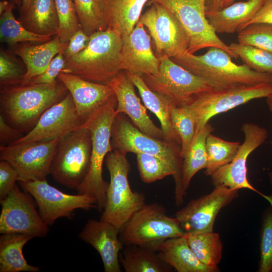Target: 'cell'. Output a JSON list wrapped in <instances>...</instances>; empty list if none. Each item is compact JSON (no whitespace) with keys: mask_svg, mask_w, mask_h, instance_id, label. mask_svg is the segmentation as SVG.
Wrapping results in <instances>:
<instances>
[{"mask_svg":"<svg viewBox=\"0 0 272 272\" xmlns=\"http://www.w3.org/2000/svg\"><path fill=\"white\" fill-rule=\"evenodd\" d=\"M223 0H205L206 13L213 12L223 8Z\"/></svg>","mask_w":272,"mask_h":272,"instance_id":"48","label":"cell"},{"mask_svg":"<svg viewBox=\"0 0 272 272\" xmlns=\"http://www.w3.org/2000/svg\"><path fill=\"white\" fill-rule=\"evenodd\" d=\"M59 20L57 37L61 43H68L81 26L73 0H55Z\"/></svg>","mask_w":272,"mask_h":272,"instance_id":"38","label":"cell"},{"mask_svg":"<svg viewBox=\"0 0 272 272\" xmlns=\"http://www.w3.org/2000/svg\"><path fill=\"white\" fill-rule=\"evenodd\" d=\"M121 38L123 70L140 76L157 75L160 60L152 48L151 36L144 25L139 21L131 33Z\"/></svg>","mask_w":272,"mask_h":272,"instance_id":"20","label":"cell"},{"mask_svg":"<svg viewBox=\"0 0 272 272\" xmlns=\"http://www.w3.org/2000/svg\"><path fill=\"white\" fill-rule=\"evenodd\" d=\"M188 245L197 258L204 265L219 271L222 258L223 244L218 233L214 232L186 234Z\"/></svg>","mask_w":272,"mask_h":272,"instance_id":"33","label":"cell"},{"mask_svg":"<svg viewBox=\"0 0 272 272\" xmlns=\"http://www.w3.org/2000/svg\"><path fill=\"white\" fill-rule=\"evenodd\" d=\"M14 5L11 3L1 15L0 40L11 45L18 43L28 42L39 44L50 40L52 37L40 35L27 29L17 20L13 14Z\"/></svg>","mask_w":272,"mask_h":272,"instance_id":"34","label":"cell"},{"mask_svg":"<svg viewBox=\"0 0 272 272\" xmlns=\"http://www.w3.org/2000/svg\"><path fill=\"white\" fill-rule=\"evenodd\" d=\"M230 50L249 69L259 73L272 74V53L253 46L232 43Z\"/></svg>","mask_w":272,"mask_h":272,"instance_id":"37","label":"cell"},{"mask_svg":"<svg viewBox=\"0 0 272 272\" xmlns=\"http://www.w3.org/2000/svg\"><path fill=\"white\" fill-rule=\"evenodd\" d=\"M157 75L142 76L152 91L165 97L177 107H185L200 93L223 87L196 75L173 61L171 58H159Z\"/></svg>","mask_w":272,"mask_h":272,"instance_id":"8","label":"cell"},{"mask_svg":"<svg viewBox=\"0 0 272 272\" xmlns=\"http://www.w3.org/2000/svg\"><path fill=\"white\" fill-rule=\"evenodd\" d=\"M184 234L177 219L168 216L164 207L155 202L137 211L119 231V238L123 245L158 252L167 239Z\"/></svg>","mask_w":272,"mask_h":272,"instance_id":"6","label":"cell"},{"mask_svg":"<svg viewBox=\"0 0 272 272\" xmlns=\"http://www.w3.org/2000/svg\"><path fill=\"white\" fill-rule=\"evenodd\" d=\"M84 122L69 92L62 100L50 107L41 115L29 132L11 144L60 139L81 126Z\"/></svg>","mask_w":272,"mask_h":272,"instance_id":"18","label":"cell"},{"mask_svg":"<svg viewBox=\"0 0 272 272\" xmlns=\"http://www.w3.org/2000/svg\"><path fill=\"white\" fill-rule=\"evenodd\" d=\"M20 22L34 33L52 37L58 34L59 20L55 0H31Z\"/></svg>","mask_w":272,"mask_h":272,"instance_id":"28","label":"cell"},{"mask_svg":"<svg viewBox=\"0 0 272 272\" xmlns=\"http://www.w3.org/2000/svg\"><path fill=\"white\" fill-rule=\"evenodd\" d=\"M266 102L268 106V109L272 115V95L266 98ZM269 179L272 185V172L268 173Z\"/></svg>","mask_w":272,"mask_h":272,"instance_id":"49","label":"cell"},{"mask_svg":"<svg viewBox=\"0 0 272 272\" xmlns=\"http://www.w3.org/2000/svg\"><path fill=\"white\" fill-rule=\"evenodd\" d=\"M82 30L88 36L108 28L101 0H73Z\"/></svg>","mask_w":272,"mask_h":272,"instance_id":"36","label":"cell"},{"mask_svg":"<svg viewBox=\"0 0 272 272\" xmlns=\"http://www.w3.org/2000/svg\"><path fill=\"white\" fill-rule=\"evenodd\" d=\"M111 144L113 150L117 149L126 154H148L167 161L177 171L181 189L182 158L179 144L150 137L141 131L122 113H119L112 124Z\"/></svg>","mask_w":272,"mask_h":272,"instance_id":"10","label":"cell"},{"mask_svg":"<svg viewBox=\"0 0 272 272\" xmlns=\"http://www.w3.org/2000/svg\"><path fill=\"white\" fill-rule=\"evenodd\" d=\"M238 32L239 43L253 46L272 53V24L254 23Z\"/></svg>","mask_w":272,"mask_h":272,"instance_id":"39","label":"cell"},{"mask_svg":"<svg viewBox=\"0 0 272 272\" xmlns=\"http://www.w3.org/2000/svg\"><path fill=\"white\" fill-rule=\"evenodd\" d=\"M33 237L22 234H2L0 236V272H38L39 267L29 264L23 248Z\"/></svg>","mask_w":272,"mask_h":272,"instance_id":"30","label":"cell"},{"mask_svg":"<svg viewBox=\"0 0 272 272\" xmlns=\"http://www.w3.org/2000/svg\"><path fill=\"white\" fill-rule=\"evenodd\" d=\"M19 175L16 169L8 162L0 161V200L4 199L13 189L19 181Z\"/></svg>","mask_w":272,"mask_h":272,"instance_id":"44","label":"cell"},{"mask_svg":"<svg viewBox=\"0 0 272 272\" xmlns=\"http://www.w3.org/2000/svg\"><path fill=\"white\" fill-rule=\"evenodd\" d=\"M169 10L178 20L189 40L188 52L194 54L200 49L216 47L238 58L217 36L206 15L205 0H152Z\"/></svg>","mask_w":272,"mask_h":272,"instance_id":"11","label":"cell"},{"mask_svg":"<svg viewBox=\"0 0 272 272\" xmlns=\"http://www.w3.org/2000/svg\"><path fill=\"white\" fill-rule=\"evenodd\" d=\"M172 125L181 141V157L186 153L195 135L194 119L186 107H174L171 112Z\"/></svg>","mask_w":272,"mask_h":272,"instance_id":"40","label":"cell"},{"mask_svg":"<svg viewBox=\"0 0 272 272\" xmlns=\"http://www.w3.org/2000/svg\"><path fill=\"white\" fill-rule=\"evenodd\" d=\"M266 0H247L232 4L221 10L206 13L208 21L217 33L238 32L256 14Z\"/></svg>","mask_w":272,"mask_h":272,"instance_id":"24","label":"cell"},{"mask_svg":"<svg viewBox=\"0 0 272 272\" xmlns=\"http://www.w3.org/2000/svg\"><path fill=\"white\" fill-rule=\"evenodd\" d=\"M23 189L35 199L43 221L48 226L62 217L71 218L77 209H97L96 200L86 195L69 194L44 180L19 181Z\"/></svg>","mask_w":272,"mask_h":272,"instance_id":"13","label":"cell"},{"mask_svg":"<svg viewBox=\"0 0 272 272\" xmlns=\"http://www.w3.org/2000/svg\"><path fill=\"white\" fill-rule=\"evenodd\" d=\"M90 39V36L87 35L81 28L75 33L62 52L65 60L85 49L89 44Z\"/></svg>","mask_w":272,"mask_h":272,"instance_id":"45","label":"cell"},{"mask_svg":"<svg viewBox=\"0 0 272 272\" xmlns=\"http://www.w3.org/2000/svg\"><path fill=\"white\" fill-rule=\"evenodd\" d=\"M32 196L21 191L16 184L3 200H0V233H19L34 237H45L48 225L37 210Z\"/></svg>","mask_w":272,"mask_h":272,"instance_id":"14","label":"cell"},{"mask_svg":"<svg viewBox=\"0 0 272 272\" xmlns=\"http://www.w3.org/2000/svg\"><path fill=\"white\" fill-rule=\"evenodd\" d=\"M260 259L258 271H272V210L263 218L260 237Z\"/></svg>","mask_w":272,"mask_h":272,"instance_id":"42","label":"cell"},{"mask_svg":"<svg viewBox=\"0 0 272 272\" xmlns=\"http://www.w3.org/2000/svg\"><path fill=\"white\" fill-rule=\"evenodd\" d=\"M152 4L139 19L150 33L158 58L176 57L188 52L189 40L175 16L161 4Z\"/></svg>","mask_w":272,"mask_h":272,"instance_id":"12","label":"cell"},{"mask_svg":"<svg viewBox=\"0 0 272 272\" xmlns=\"http://www.w3.org/2000/svg\"><path fill=\"white\" fill-rule=\"evenodd\" d=\"M238 196L237 189L216 186L210 193L190 201L176 212L175 217L185 234L213 232L219 212Z\"/></svg>","mask_w":272,"mask_h":272,"instance_id":"17","label":"cell"},{"mask_svg":"<svg viewBox=\"0 0 272 272\" xmlns=\"http://www.w3.org/2000/svg\"><path fill=\"white\" fill-rule=\"evenodd\" d=\"M106 84L113 89L116 96L117 114H126L141 131L150 137L164 140L162 129L155 125L148 115L146 107L135 94V86L125 71H121Z\"/></svg>","mask_w":272,"mask_h":272,"instance_id":"19","label":"cell"},{"mask_svg":"<svg viewBox=\"0 0 272 272\" xmlns=\"http://www.w3.org/2000/svg\"><path fill=\"white\" fill-rule=\"evenodd\" d=\"M68 43L60 42L57 35L50 40L39 44L24 43L14 49V53L23 60L26 74L22 84L43 73L53 58L63 52Z\"/></svg>","mask_w":272,"mask_h":272,"instance_id":"23","label":"cell"},{"mask_svg":"<svg viewBox=\"0 0 272 272\" xmlns=\"http://www.w3.org/2000/svg\"><path fill=\"white\" fill-rule=\"evenodd\" d=\"M91 148L90 131L83 124L60 138L50 169L53 179L76 189L88 172Z\"/></svg>","mask_w":272,"mask_h":272,"instance_id":"7","label":"cell"},{"mask_svg":"<svg viewBox=\"0 0 272 272\" xmlns=\"http://www.w3.org/2000/svg\"><path fill=\"white\" fill-rule=\"evenodd\" d=\"M271 95L272 84H235L196 95L185 107L194 119L196 132L216 115Z\"/></svg>","mask_w":272,"mask_h":272,"instance_id":"9","label":"cell"},{"mask_svg":"<svg viewBox=\"0 0 272 272\" xmlns=\"http://www.w3.org/2000/svg\"><path fill=\"white\" fill-rule=\"evenodd\" d=\"M214 130L213 126L209 122L196 131L182 158L181 189L184 197L192 177L199 170L207 167L208 160L206 141L208 136Z\"/></svg>","mask_w":272,"mask_h":272,"instance_id":"29","label":"cell"},{"mask_svg":"<svg viewBox=\"0 0 272 272\" xmlns=\"http://www.w3.org/2000/svg\"><path fill=\"white\" fill-rule=\"evenodd\" d=\"M65 63V58L61 52L53 58L43 73L32 78L27 83L48 84L54 83L57 81L59 74L63 72Z\"/></svg>","mask_w":272,"mask_h":272,"instance_id":"43","label":"cell"},{"mask_svg":"<svg viewBox=\"0 0 272 272\" xmlns=\"http://www.w3.org/2000/svg\"><path fill=\"white\" fill-rule=\"evenodd\" d=\"M90 37L87 47L66 61L62 72L106 84L123 70L121 36L107 28L94 33Z\"/></svg>","mask_w":272,"mask_h":272,"instance_id":"2","label":"cell"},{"mask_svg":"<svg viewBox=\"0 0 272 272\" xmlns=\"http://www.w3.org/2000/svg\"><path fill=\"white\" fill-rule=\"evenodd\" d=\"M11 3L6 0L0 2V15H1L9 7Z\"/></svg>","mask_w":272,"mask_h":272,"instance_id":"51","label":"cell"},{"mask_svg":"<svg viewBox=\"0 0 272 272\" xmlns=\"http://www.w3.org/2000/svg\"><path fill=\"white\" fill-rule=\"evenodd\" d=\"M57 79L72 95L78 113L84 122L115 95L107 84L89 81L72 74L61 72Z\"/></svg>","mask_w":272,"mask_h":272,"instance_id":"22","label":"cell"},{"mask_svg":"<svg viewBox=\"0 0 272 272\" xmlns=\"http://www.w3.org/2000/svg\"><path fill=\"white\" fill-rule=\"evenodd\" d=\"M24 135L23 132L9 124L2 114L0 115V144L6 146Z\"/></svg>","mask_w":272,"mask_h":272,"instance_id":"46","label":"cell"},{"mask_svg":"<svg viewBox=\"0 0 272 272\" xmlns=\"http://www.w3.org/2000/svg\"><path fill=\"white\" fill-rule=\"evenodd\" d=\"M157 252L137 245H126L119 254L126 272H166L171 266L163 261Z\"/></svg>","mask_w":272,"mask_h":272,"instance_id":"32","label":"cell"},{"mask_svg":"<svg viewBox=\"0 0 272 272\" xmlns=\"http://www.w3.org/2000/svg\"><path fill=\"white\" fill-rule=\"evenodd\" d=\"M26 68L12 55L1 50L0 53L1 88L22 83Z\"/></svg>","mask_w":272,"mask_h":272,"instance_id":"41","label":"cell"},{"mask_svg":"<svg viewBox=\"0 0 272 272\" xmlns=\"http://www.w3.org/2000/svg\"><path fill=\"white\" fill-rule=\"evenodd\" d=\"M69 93L58 79L51 84L26 83L1 88V111L7 122L28 133L41 115Z\"/></svg>","mask_w":272,"mask_h":272,"instance_id":"1","label":"cell"},{"mask_svg":"<svg viewBox=\"0 0 272 272\" xmlns=\"http://www.w3.org/2000/svg\"><path fill=\"white\" fill-rule=\"evenodd\" d=\"M240 145L239 142L227 141L209 134L206 141L208 161L205 174L210 176L219 168L231 162Z\"/></svg>","mask_w":272,"mask_h":272,"instance_id":"35","label":"cell"},{"mask_svg":"<svg viewBox=\"0 0 272 272\" xmlns=\"http://www.w3.org/2000/svg\"><path fill=\"white\" fill-rule=\"evenodd\" d=\"M59 139L0 146V160L18 171L19 181L46 180Z\"/></svg>","mask_w":272,"mask_h":272,"instance_id":"15","label":"cell"},{"mask_svg":"<svg viewBox=\"0 0 272 272\" xmlns=\"http://www.w3.org/2000/svg\"><path fill=\"white\" fill-rule=\"evenodd\" d=\"M108 28L121 37L129 34L149 0H101Z\"/></svg>","mask_w":272,"mask_h":272,"instance_id":"27","label":"cell"},{"mask_svg":"<svg viewBox=\"0 0 272 272\" xmlns=\"http://www.w3.org/2000/svg\"><path fill=\"white\" fill-rule=\"evenodd\" d=\"M231 57L225 50L211 47L202 55L187 52L171 59L191 73L223 87L235 84H272V74L254 71L244 64L237 65Z\"/></svg>","mask_w":272,"mask_h":272,"instance_id":"4","label":"cell"},{"mask_svg":"<svg viewBox=\"0 0 272 272\" xmlns=\"http://www.w3.org/2000/svg\"><path fill=\"white\" fill-rule=\"evenodd\" d=\"M117 105L114 95L83 124L91 134V155L88 172L76 190L78 194H86L94 198L99 212L103 210L106 203L109 183L103 178V164L107 154L113 150L111 144V129L117 114Z\"/></svg>","mask_w":272,"mask_h":272,"instance_id":"3","label":"cell"},{"mask_svg":"<svg viewBox=\"0 0 272 272\" xmlns=\"http://www.w3.org/2000/svg\"><path fill=\"white\" fill-rule=\"evenodd\" d=\"M236 0H223L222 1V6L223 8L228 6L232 4Z\"/></svg>","mask_w":272,"mask_h":272,"instance_id":"52","label":"cell"},{"mask_svg":"<svg viewBox=\"0 0 272 272\" xmlns=\"http://www.w3.org/2000/svg\"><path fill=\"white\" fill-rule=\"evenodd\" d=\"M15 4L20 8L22 5V0H11Z\"/></svg>","mask_w":272,"mask_h":272,"instance_id":"53","label":"cell"},{"mask_svg":"<svg viewBox=\"0 0 272 272\" xmlns=\"http://www.w3.org/2000/svg\"><path fill=\"white\" fill-rule=\"evenodd\" d=\"M126 155V153L114 149L107 154L105 159L110 182L100 220L112 224L119 231L145 204L144 194L133 192L130 188L128 179L129 164Z\"/></svg>","mask_w":272,"mask_h":272,"instance_id":"5","label":"cell"},{"mask_svg":"<svg viewBox=\"0 0 272 272\" xmlns=\"http://www.w3.org/2000/svg\"><path fill=\"white\" fill-rule=\"evenodd\" d=\"M31 0H22V5L20 8L21 13H24L28 10Z\"/></svg>","mask_w":272,"mask_h":272,"instance_id":"50","label":"cell"},{"mask_svg":"<svg viewBox=\"0 0 272 272\" xmlns=\"http://www.w3.org/2000/svg\"><path fill=\"white\" fill-rule=\"evenodd\" d=\"M126 72L137 88L146 108L159 119L164 140L181 145L180 139L173 128L171 119L172 110L176 106L165 97L151 90L142 76L127 71Z\"/></svg>","mask_w":272,"mask_h":272,"instance_id":"25","label":"cell"},{"mask_svg":"<svg viewBox=\"0 0 272 272\" xmlns=\"http://www.w3.org/2000/svg\"><path fill=\"white\" fill-rule=\"evenodd\" d=\"M241 130L244 135L243 143L240 144L233 160L210 176L212 183L214 186L223 185L233 189L246 188L255 191L266 199L272 207V196L258 191L247 178L248 157L264 143L268 137V131L265 128L250 122L244 123Z\"/></svg>","mask_w":272,"mask_h":272,"instance_id":"16","label":"cell"},{"mask_svg":"<svg viewBox=\"0 0 272 272\" xmlns=\"http://www.w3.org/2000/svg\"><path fill=\"white\" fill-rule=\"evenodd\" d=\"M259 22L272 24V0H266L255 16L250 21L244 25L239 31L242 30L250 24Z\"/></svg>","mask_w":272,"mask_h":272,"instance_id":"47","label":"cell"},{"mask_svg":"<svg viewBox=\"0 0 272 272\" xmlns=\"http://www.w3.org/2000/svg\"><path fill=\"white\" fill-rule=\"evenodd\" d=\"M119 230L112 224L90 219L79 234V238L93 247L101 256L105 272H121L119 252L123 244Z\"/></svg>","mask_w":272,"mask_h":272,"instance_id":"21","label":"cell"},{"mask_svg":"<svg viewBox=\"0 0 272 272\" xmlns=\"http://www.w3.org/2000/svg\"><path fill=\"white\" fill-rule=\"evenodd\" d=\"M138 170L142 181L146 183L154 182L172 175L175 181V202L176 206L181 205L184 198L181 194L180 180L174 167L169 162L156 156L137 153Z\"/></svg>","mask_w":272,"mask_h":272,"instance_id":"31","label":"cell"},{"mask_svg":"<svg viewBox=\"0 0 272 272\" xmlns=\"http://www.w3.org/2000/svg\"><path fill=\"white\" fill-rule=\"evenodd\" d=\"M157 253L163 261L178 272H215L197 258L188 245L186 234L167 239Z\"/></svg>","mask_w":272,"mask_h":272,"instance_id":"26","label":"cell"}]
</instances>
